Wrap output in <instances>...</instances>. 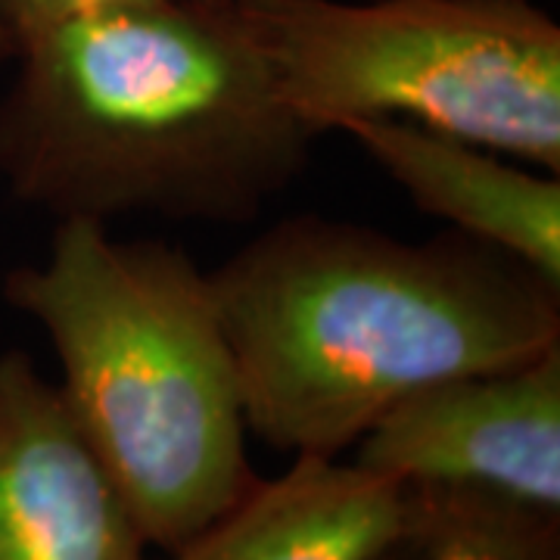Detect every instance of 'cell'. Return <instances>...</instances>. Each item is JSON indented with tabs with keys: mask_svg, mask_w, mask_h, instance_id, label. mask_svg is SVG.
Returning <instances> with one entry per match:
<instances>
[{
	"mask_svg": "<svg viewBox=\"0 0 560 560\" xmlns=\"http://www.w3.org/2000/svg\"><path fill=\"white\" fill-rule=\"evenodd\" d=\"M253 440L342 458L427 386L560 346V287L499 246L445 231L293 215L209 271Z\"/></svg>",
	"mask_w": 560,
	"mask_h": 560,
	"instance_id": "obj_1",
	"label": "cell"
},
{
	"mask_svg": "<svg viewBox=\"0 0 560 560\" xmlns=\"http://www.w3.org/2000/svg\"><path fill=\"white\" fill-rule=\"evenodd\" d=\"M0 175L57 221L246 224L315 135L278 97L234 0H156L62 22L16 50Z\"/></svg>",
	"mask_w": 560,
	"mask_h": 560,
	"instance_id": "obj_2",
	"label": "cell"
},
{
	"mask_svg": "<svg viewBox=\"0 0 560 560\" xmlns=\"http://www.w3.org/2000/svg\"><path fill=\"white\" fill-rule=\"evenodd\" d=\"M3 300L47 334L66 408L150 548L175 551L259 480L209 271L178 243L57 221L47 259L13 268Z\"/></svg>",
	"mask_w": 560,
	"mask_h": 560,
	"instance_id": "obj_3",
	"label": "cell"
},
{
	"mask_svg": "<svg viewBox=\"0 0 560 560\" xmlns=\"http://www.w3.org/2000/svg\"><path fill=\"white\" fill-rule=\"evenodd\" d=\"M315 135L411 121L560 175V25L533 0H234Z\"/></svg>",
	"mask_w": 560,
	"mask_h": 560,
	"instance_id": "obj_4",
	"label": "cell"
},
{
	"mask_svg": "<svg viewBox=\"0 0 560 560\" xmlns=\"http://www.w3.org/2000/svg\"><path fill=\"white\" fill-rule=\"evenodd\" d=\"M386 480L470 486L560 514V346L393 405L352 448Z\"/></svg>",
	"mask_w": 560,
	"mask_h": 560,
	"instance_id": "obj_5",
	"label": "cell"
},
{
	"mask_svg": "<svg viewBox=\"0 0 560 560\" xmlns=\"http://www.w3.org/2000/svg\"><path fill=\"white\" fill-rule=\"evenodd\" d=\"M147 539L60 386L0 352V560H147Z\"/></svg>",
	"mask_w": 560,
	"mask_h": 560,
	"instance_id": "obj_6",
	"label": "cell"
},
{
	"mask_svg": "<svg viewBox=\"0 0 560 560\" xmlns=\"http://www.w3.org/2000/svg\"><path fill=\"white\" fill-rule=\"evenodd\" d=\"M340 131L423 215L499 246L560 287V175L523 168L489 147L411 121L359 119Z\"/></svg>",
	"mask_w": 560,
	"mask_h": 560,
	"instance_id": "obj_7",
	"label": "cell"
},
{
	"mask_svg": "<svg viewBox=\"0 0 560 560\" xmlns=\"http://www.w3.org/2000/svg\"><path fill=\"white\" fill-rule=\"evenodd\" d=\"M405 529L401 482L355 460L300 455L156 560H381L405 541Z\"/></svg>",
	"mask_w": 560,
	"mask_h": 560,
	"instance_id": "obj_8",
	"label": "cell"
},
{
	"mask_svg": "<svg viewBox=\"0 0 560 560\" xmlns=\"http://www.w3.org/2000/svg\"><path fill=\"white\" fill-rule=\"evenodd\" d=\"M405 539L423 560H560V514L470 486H405Z\"/></svg>",
	"mask_w": 560,
	"mask_h": 560,
	"instance_id": "obj_9",
	"label": "cell"
},
{
	"mask_svg": "<svg viewBox=\"0 0 560 560\" xmlns=\"http://www.w3.org/2000/svg\"><path fill=\"white\" fill-rule=\"evenodd\" d=\"M143 3H156V0H0V28L16 57L20 47L62 22L125 10V7H143Z\"/></svg>",
	"mask_w": 560,
	"mask_h": 560,
	"instance_id": "obj_10",
	"label": "cell"
},
{
	"mask_svg": "<svg viewBox=\"0 0 560 560\" xmlns=\"http://www.w3.org/2000/svg\"><path fill=\"white\" fill-rule=\"evenodd\" d=\"M381 560H423V555H420L411 541L405 539V541H399L396 548H389V551H386Z\"/></svg>",
	"mask_w": 560,
	"mask_h": 560,
	"instance_id": "obj_11",
	"label": "cell"
},
{
	"mask_svg": "<svg viewBox=\"0 0 560 560\" xmlns=\"http://www.w3.org/2000/svg\"><path fill=\"white\" fill-rule=\"evenodd\" d=\"M0 60H13V47H10V40L3 35V28H0Z\"/></svg>",
	"mask_w": 560,
	"mask_h": 560,
	"instance_id": "obj_12",
	"label": "cell"
}]
</instances>
